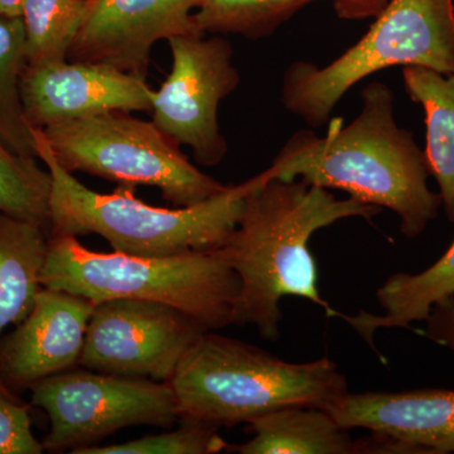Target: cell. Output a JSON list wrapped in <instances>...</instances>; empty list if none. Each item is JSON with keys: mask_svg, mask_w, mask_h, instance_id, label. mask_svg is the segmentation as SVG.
<instances>
[{"mask_svg": "<svg viewBox=\"0 0 454 454\" xmlns=\"http://www.w3.org/2000/svg\"><path fill=\"white\" fill-rule=\"evenodd\" d=\"M27 65L22 18L0 17V142L14 153L37 158L20 98Z\"/></svg>", "mask_w": 454, "mask_h": 454, "instance_id": "d6986e66", "label": "cell"}, {"mask_svg": "<svg viewBox=\"0 0 454 454\" xmlns=\"http://www.w3.org/2000/svg\"><path fill=\"white\" fill-rule=\"evenodd\" d=\"M91 0H25L22 20L28 65L66 61Z\"/></svg>", "mask_w": 454, "mask_h": 454, "instance_id": "44dd1931", "label": "cell"}, {"mask_svg": "<svg viewBox=\"0 0 454 454\" xmlns=\"http://www.w3.org/2000/svg\"><path fill=\"white\" fill-rule=\"evenodd\" d=\"M269 178L301 179L395 212L400 231L415 239L437 219L442 199L428 186L426 153L395 119V95L385 82L361 91V109L348 124L331 121L325 136L300 130L264 170Z\"/></svg>", "mask_w": 454, "mask_h": 454, "instance_id": "6da1fadb", "label": "cell"}, {"mask_svg": "<svg viewBox=\"0 0 454 454\" xmlns=\"http://www.w3.org/2000/svg\"><path fill=\"white\" fill-rule=\"evenodd\" d=\"M406 92L426 114V153L430 176L448 220L454 223V74H442L429 68L403 67Z\"/></svg>", "mask_w": 454, "mask_h": 454, "instance_id": "ac0fdd59", "label": "cell"}, {"mask_svg": "<svg viewBox=\"0 0 454 454\" xmlns=\"http://www.w3.org/2000/svg\"><path fill=\"white\" fill-rule=\"evenodd\" d=\"M23 4L25 0H0V17H22Z\"/></svg>", "mask_w": 454, "mask_h": 454, "instance_id": "4316f807", "label": "cell"}, {"mask_svg": "<svg viewBox=\"0 0 454 454\" xmlns=\"http://www.w3.org/2000/svg\"><path fill=\"white\" fill-rule=\"evenodd\" d=\"M426 321V336L454 354V298L437 304Z\"/></svg>", "mask_w": 454, "mask_h": 454, "instance_id": "d4e9b609", "label": "cell"}, {"mask_svg": "<svg viewBox=\"0 0 454 454\" xmlns=\"http://www.w3.org/2000/svg\"><path fill=\"white\" fill-rule=\"evenodd\" d=\"M50 192L49 170L0 142V212L50 226Z\"/></svg>", "mask_w": 454, "mask_h": 454, "instance_id": "7402d4cb", "label": "cell"}, {"mask_svg": "<svg viewBox=\"0 0 454 454\" xmlns=\"http://www.w3.org/2000/svg\"><path fill=\"white\" fill-rule=\"evenodd\" d=\"M49 240L41 223L0 212V334L31 312ZM0 395L14 397L2 378Z\"/></svg>", "mask_w": 454, "mask_h": 454, "instance_id": "e0dca14e", "label": "cell"}, {"mask_svg": "<svg viewBox=\"0 0 454 454\" xmlns=\"http://www.w3.org/2000/svg\"><path fill=\"white\" fill-rule=\"evenodd\" d=\"M42 130L68 172L89 173L121 186L155 187L176 207L197 205L229 187L193 166L153 121L125 112L56 122Z\"/></svg>", "mask_w": 454, "mask_h": 454, "instance_id": "52a82bcc", "label": "cell"}, {"mask_svg": "<svg viewBox=\"0 0 454 454\" xmlns=\"http://www.w3.org/2000/svg\"><path fill=\"white\" fill-rule=\"evenodd\" d=\"M153 97L145 76L91 62L27 65L20 79L27 121L41 129L98 114L151 112Z\"/></svg>", "mask_w": 454, "mask_h": 454, "instance_id": "8fae6325", "label": "cell"}, {"mask_svg": "<svg viewBox=\"0 0 454 454\" xmlns=\"http://www.w3.org/2000/svg\"><path fill=\"white\" fill-rule=\"evenodd\" d=\"M389 0H334V11L340 20H361L375 18L384 11Z\"/></svg>", "mask_w": 454, "mask_h": 454, "instance_id": "484cf974", "label": "cell"}, {"mask_svg": "<svg viewBox=\"0 0 454 454\" xmlns=\"http://www.w3.org/2000/svg\"><path fill=\"white\" fill-rule=\"evenodd\" d=\"M381 211L354 197L337 199L327 188L301 179L260 173L238 226L221 247L240 282L232 325H254L262 339L277 340L279 303L286 297L309 300L328 317H339L319 294L310 238L337 221L372 220Z\"/></svg>", "mask_w": 454, "mask_h": 454, "instance_id": "7a4b0ae2", "label": "cell"}, {"mask_svg": "<svg viewBox=\"0 0 454 454\" xmlns=\"http://www.w3.org/2000/svg\"><path fill=\"white\" fill-rule=\"evenodd\" d=\"M395 66L454 74V0H389L366 35L330 64L289 65L283 106L313 129L324 127L349 89Z\"/></svg>", "mask_w": 454, "mask_h": 454, "instance_id": "8992f818", "label": "cell"}, {"mask_svg": "<svg viewBox=\"0 0 454 454\" xmlns=\"http://www.w3.org/2000/svg\"><path fill=\"white\" fill-rule=\"evenodd\" d=\"M43 444L35 439L27 406L16 397L0 395V454H41Z\"/></svg>", "mask_w": 454, "mask_h": 454, "instance_id": "cb8c5ba5", "label": "cell"}, {"mask_svg": "<svg viewBox=\"0 0 454 454\" xmlns=\"http://www.w3.org/2000/svg\"><path fill=\"white\" fill-rule=\"evenodd\" d=\"M325 411L343 428L382 435L397 453L454 452V390L348 391L328 403Z\"/></svg>", "mask_w": 454, "mask_h": 454, "instance_id": "5bb4252c", "label": "cell"}, {"mask_svg": "<svg viewBox=\"0 0 454 454\" xmlns=\"http://www.w3.org/2000/svg\"><path fill=\"white\" fill-rule=\"evenodd\" d=\"M382 316L360 310L357 316H343L346 322L372 348L373 334L380 328H409L426 321L437 304L454 298V240L438 262L422 273H397L376 292Z\"/></svg>", "mask_w": 454, "mask_h": 454, "instance_id": "2e32d148", "label": "cell"}, {"mask_svg": "<svg viewBox=\"0 0 454 454\" xmlns=\"http://www.w3.org/2000/svg\"><path fill=\"white\" fill-rule=\"evenodd\" d=\"M35 152L51 176L49 223L53 235L98 234L114 252L136 256H170L220 249L243 215L245 200L258 176L188 207L148 205L136 188L119 186L98 193L83 186L52 153L41 128L32 127Z\"/></svg>", "mask_w": 454, "mask_h": 454, "instance_id": "3957f363", "label": "cell"}, {"mask_svg": "<svg viewBox=\"0 0 454 454\" xmlns=\"http://www.w3.org/2000/svg\"><path fill=\"white\" fill-rule=\"evenodd\" d=\"M182 422L231 428L286 408L325 409L348 393V382L330 358L293 364L230 337L206 331L168 381Z\"/></svg>", "mask_w": 454, "mask_h": 454, "instance_id": "277c9868", "label": "cell"}, {"mask_svg": "<svg viewBox=\"0 0 454 454\" xmlns=\"http://www.w3.org/2000/svg\"><path fill=\"white\" fill-rule=\"evenodd\" d=\"M206 331L193 317L160 301H100L90 317L79 365L107 375L169 381Z\"/></svg>", "mask_w": 454, "mask_h": 454, "instance_id": "30bf717a", "label": "cell"}, {"mask_svg": "<svg viewBox=\"0 0 454 454\" xmlns=\"http://www.w3.org/2000/svg\"><path fill=\"white\" fill-rule=\"evenodd\" d=\"M249 424L254 437L241 446H230L240 454H357L360 441L318 406H286L255 418Z\"/></svg>", "mask_w": 454, "mask_h": 454, "instance_id": "9a60e30c", "label": "cell"}, {"mask_svg": "<svg viewBox=\"0 0 454 454\" xmlns=\"http://www.w3.org/2000/svg\"><path fill=\"white\" fill-rule=\"evenodd\" d=\"M321 0H200L195 25L206 35L268 37L293 16ZM334 2V0H330Z\"/></svg>", "mask_w": 454, "mask_h": 454, "instance_id": "ffe728a7", "label": "cell"}, {"mask_svg": "<svg viewBox=\"0 0 454 454\" xmlns=\"http://www.w3.org/2000/svg\"><path fill=\"white\" fill-rule=\"evenodd\" d=\"M41 286L94 303L119 298L160 301L193 317L208 331L232 325L240 291L221 247L151 258L91 252L74 236L59 235L49 240Z\"/></svg>", "mask_w": 454, "mask_h": 454, "instance_id": "5b68a950", "label": "cell"}, {"mask_svg": "<svg viewBox=\"0 0 454 454\" xmlns=\"http://www.w3.org/2000/svg\"><path fill=\"white\" fill-rule=\"evenodd\" d=\"M32 404L49 415L44 450L64 452L95 446L127 427L169 428L178 419L168 381L68 370L31 387Z\"/></svg>", "mask_w": 454, "mask_h": 454, "instance_id": "ba28073f", "label": "cell"}, {"mask_svg": "<svg viewBox=\"0 0 454 454\" xmlns=\"http://www.w3.org/2000/svg\"><path fill=\"white\" fill-rule=\"evenodd\" d=\"M167 42L172 68L154 91L153 122L173 142L192 149L197 163L219 166L227 153L217 119L219 106L240 83L231 44L219 35L205 38L202 33Z\"/></svg>", "mask_w": 454, "mask_h": 454, "instance_id": "9c48e42d", "label": "cell"}, {"mask_svg": "<svg viewBox=\"0 0 454 454\" xmlns=\"http://www.w3.org/2000/svg\"><path fill=\"white\" fill-rule=\"evenodd\" d=\"M230 450L219 429L207 424L182 422L181 428L162 434L113 444L85 447L73 454H215Z\"/></svg>", "mask_w": 454, "mask_h": 454, "instance_id": "603a6c76", "label": "cell"}, {"mask_svg": "<svg viewBox=\"0 0 454 454\" xmlns=\"http://www.w3.org/2000/svg\"><path fill=\"white\" fill-rule=\"evenodd\" d=\"M199 4L200 0H91L67 59L145 77L157 42L201 33L193 20Z\"/></svg>", "mask_w": 454, "mask_h": 454, "instance_id": "7c38bea8", "label": "cell"}, {"mask_svg": "<svg viewBox=\"0 0 454 454\" xmlns=\"http://www.w3.org/2000/svg\"><path fill=\"white\" fill-rule=\"evenodd\" d=\"M94 301L42 288L31 312L0 348V378L33 387L79 365Z\"/></svg>", "mask_w": 454, "mask_h": 454, "instance_id": "4fadbf2b", "label": "cell"}]
</instances>
